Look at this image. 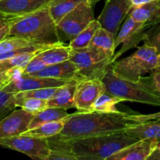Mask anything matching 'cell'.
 <instances>
[{"label": "cell", "mask_w": 160, "mask_h": 160, "mask_svg": "<svg viewBox=\"0 0 160 160\" xmlns=\"http://www.w3.org/2000/svg\"><path fill=\"white\" fill-rule=\"evenodd\" d=\"M127 112H80L67 117L62 131L56 135L63 141H73L92 136L125 131L137 122L128 118Z\"/></svg>", "instance_id": "6da1fadb"}, {"label": "cell", "mask_w": 160, "mask_h": 160, "mask_svg": "<svg viewBox=\"0 0 160 160\" xmlns=\"http://www.w3.org/2000/svg\"><path fill=\"white\" fill-rule=\"evenodd\" d=\"M9 36L21 38L36 45L65 44L59 39L57 24L48 7L22 17H14Z\"/></svg>", "instance_id": "7a4b0ae2"}, {"label": "cell", "mask_w": 160, "mask_h": 160, "mask_svg": "<svg viewBox=\"0 0 160 160\" xmlns=\"http://www.w3.org/2000/svg\"><path fill=\"white\" fill-rule=\"evenodd\" d=\"M137 141L138 139L121 131L63 142L68 144L78 160H108L111 156Z\"/></svg>", "instance_id": "3957f363"}, {"label": "cell", "mask_w": 160, "mask_h": 160, "mask_svg": "<svg viewBox=\"0 0 160 160\" xmlns=\"http://www.w3.org/2000/svg\"><path fill=\"white\" fill-rule=\"evenodd\" d=\"M102 81L105 84L106 93L120 98L123 102H135L160 107L159 97L149 92L139 81H130L116 74L111 65Z\"/></svg>", "instance_id": "277c9868"}, {"label": "cell", "mask_w": 160, "mask_h": 160, "mask_svg": "<svg viewBox=\"0 0 160 160\" xmlns=\"http://www.w3.org/2000/svg\"><path fill=\"white\" fill-rule=\"evenodd\" d=\"M156 48L147 43L138 47L131 55L111 64L114 73L121 78L138 81L147 73L152 72L157 65Z\"/></svg>", "instance_id": "5b68a950"}, {"label": "cell", "mask_w": 160, "mask_h": 160, "mask_svg": "<svg viewBox=\"0 0 160 160\" xmlns=\"http://www.w3.org/2000/svg\"><path fill=\"white\" fill-rule=\"evenodd\" d=\"M70 59L78 67V79L102 80L112 59L102 50L92 46L72 49Z\"/></svg>", "instance_id": "8992f818"}, {"label": "cell", "mask_w": 160, "mask_h": 160, "mask_svg": "<svg viewBox=\"0 0 160 160\" xmlns=\"http://www.w3.org/2000/svg\"><path fill=\"white\" fill-rule=\"evenodd\" d=\"M94 20L93 6L85 0L57 23L59 39L63 43L70 42Z\"/></svg>", "instance_id": "52a82bcc"}, {"label": "cell", "mask_w": 160, "mask_h": 160, "mask_svg": "<svg viewBox=\"0 0 160 160\" xmlns=\"http://www.w3.org/2000/svg\"><path fill=\"white\" fill-rule=\"evenodd\" d=\"M0 145L23 153L32 159L48 160L51 152L48 139L24 134L0 139Z\"/></svg>", "instance_id": "ba28073f"}, {"label": "cell", "mask_w": 160, "mask_h": 160, "mask_svg": "<svg viewBox=\"0 0 160 160\" xmlns=\"http://www.w3.org/2000/svg\"><path fill=\"white\" fill-rule=\"evenodd\" d=\"M148 28L145 23L136 21L131 17L127 16L124 21L120 26L115 40V48H117L120 44L123 45L114 55L112 62H115L128 50L138 48L139 43L145 41V31Z\"/></svg>", "instance_id": "9c48e42d"}, {"label": "cell", "mask_w": 160, "mask_h": 160, "mask_svg": "<svg viewBox=\"0 0 160 160\" xmlns=\"http://www.w3.org/2000/svg\"><path fill=\"white\" fill-rule=\"evenodd\" d=\"M105 92V84L100 79H83L77 81L73 96L77 112H93L94 103Z\"/></svg>", "instance_id": "30bf717a"}, {"label": "cell", "mask_w": 160, "mask_h": 160, "mask_svg": "<svg viewBox=\"0 0 160 160\" xmlns=\"http://www.w3.org/2000/svg\"><path fill=\"white\" fill-rule=\"evenodd\" d=\"M131 0H106L98 20L102 27L113 33L117 37L120 26L128 16Z\"/></svg>", "instance_id": "8fae6325"}, {"label": "cell", "mask_w": 160, "mask_h": 160, "mask_svg": "<svg viewBox=\"0 0 160 160\" xmlns=\"http://www.w3.org/2000/svg\"><path fill=\"white\" fill-rule=\"evenodd\" d=\"M33 115L23 109H14L0 120V139L21 135L29 130Z\"/></svg>", "instance_id": "7c38bea8"}, {"label": "cell", "mask_w": 160, "mask_h": 160, "mask_svg": "<svg viewBox=\"0 0 160 160\" xmlns=\"http://www.w3.org/2000/svg\"><path fill=\"white\" fill-rule=\"evenodd\" d=\"M72 81H62L52 78H39L23 74L20 78L14 80L6 86L3 90L11 93H17L25 91L35 90L44 88L62 87Z\"/></svg>", "instance_id": "4fadbf2b"}, {"label": "cell", "mask_w": 160, "mask_h": 160, "mask_svg": "<svg viewBox=\"0 0 160 160\" xmlns=\"http://www.w3.org/2000/svg\"><path fill=\"white\" fill-rule=\"evenodd\" d=\"M52 0H0V13L22 17L48 7Z\"/></svg>", "instance_id": "5bb4252c"}, {"label": "cell", "mask_w": 160, "mask_h": 160, "mask_svg": "<svg viewBox=\"0 0 160 160\" xmlns=\"http://www.w3.org/2000/svg\"><path fill=\"white\" fill-rule=\"evenodd\" d=\"M159 145V140L142 139L111 156L108 160H148Z\"/></svg>", "instance_id": "9a60e30c"}, {"label": "cell", "mask_w": 160, "mask_h": 160, "mask_svg": "<svg viewBox=\"0 0 160 160\" xmlns=\"http://www.w3.org/2000/svg\"><path fill=\"white\" fill-rule=\"evenodd\" d=\"M39 78H52L62 81H77L78 79V67L70 59L47 66L43 70L36 73L28 74Z\"/></svg>", "instance_id": "2e32d148"}, {"label": "cell", "mask_w": 160, "mask_h": 160, "mask_svg": "<svg viewBox=\"0 0 160 160\" xmlns=\"http://www.w3.org/2000/svg\"><path fill=\"white\" fill-rule=\"evenodd\" d=\"M138 140L156 139L160 140V118L136 123L125 131Z\"/></svg>", "instance_id": "e0dca14e"}, {"label": "cell", "mask_w": 160, "mask_h": 160, "mask_svg": "<svg viewBox=\"0 0 160 160\" xmlns=\"http://www.w3.org/2000/svg\"><path fill=\"white\" fill-rule=\"evenodd\" d=\"M159 9L160 0H154L132 9L128 15L136 21L145 23L149 28L156 25V17Z\"/></svg>", "instance_id": "ac0fdd59"}, {"label": "cell", "mask_w": 160, "mask_h": 160, "mask_svg": "<svg viewBox=\"0 0 160 160\" xmlns=\"http://www.w3.org/2000/svg\"><path fill=\"white\" fill-rule=\"evenodd\" d=\"M76 84L77 81H72L66 85L59 88L55 96L48 100V108H59L65 110L74 108L73 96Z\"/></svg>", "instance_id": "d6986e66"}, {"label": "cell", "mask_w": 160, "mask_h": 160, "mask_svg": "<svg viewBox=\"0 0 160 160\" xmlns=\"http://www.w3.org/2000/svg\"><path fill=\"white\" fill-rule=\"evenodd\" d=\"M115 34L102 27L95 33L89 46L102 50L112 60L115 55Z\"/></svg>", "instance_id": "ffe728a7"}, {"label": "cell", "mask_w": 160, "mask_h": 160, "mask_svg": "<svg viewBox=\"0 0 160 160\" xmlns=\"http://www.w3.org/2000/svg\"><path fill=\"white\" fill-rule=\"evenodd\" d=\"M70 52L71 48L70 46L62 44L42 50L37 55V56L40 58L46 66H49L70 59Z\"/></svg>", "instance_id": "44dd1931"}, {"label": "cell", "mask_w": 160, "mask_h": 160, "mask_svg": "<svg viewBox=\"0 0 160 160\" xmlns=\"http://www.w3.org/2000/svg\"><path fill=\"white\" fill-rule=\"evenodd\" d=\"M67 118V117L62 120L42 123L36 128L29 129L23 134L31 136V137L41 138H48L53 137L59 134L62 131Z\"/></svg>", "instance_id": "7402d4cb"}, {"label": "cell", "mask_w": 160, "mask_h": 160, "mask_svg": "<svg viewBox=\"0 0 160 160\" xmlns=\"http://www.w3.org/2000/svg\"><path fill=\"white\" fill-rule=\"evenodd\" d=\"M102 28L101 23L98 19L92 20L81 33L78 34L74 38L69 42V46L72 49L83 48L89 46L92 38L98 29Z\"/></svg>", "instance_id": "603a6c76"}, {"label": "cell", "mask_w": 160, "mask_h": 160, "mask_svg": "<svg viewBox=\"0 0 160 160\" xmlns=\"http://www.w3.org/2000/svg\"><path fill=\"white\" fill-rule=\"evenodd\" d=\"M85 0H52L48 6L50 14L57 24L68 12Z\"/></svg>", "instance_id": "cb8c5ba5"}, {"label": "cell", "mask_w": 160, "mask_h": 160, "mask_svg": "<svg viewBox=\"0 0 160 160\" xmlns=\"http://www.w3.org/2000/svg\"><path fill=\"white\" fill-rule=\"evenodd\" d=\"M69 115L70 114L65 109L48 107L45 110L34 115L29 124V129L36 128L42 123L62 120L68 117Z\"/></svg>", "instance_id": "d4e9b609"}, {"label": "cell", "mask_w": 160, "mask_h": 160, "mask_svg": "<svg viewBox=\"0 0 160 160\" xmlns=\"http://www.w3.org/2000/svg\"><path fill=\"white\" fill-rule=\"evenodd\" d=\"M40 52L23 53V54L18 55V56L9 58V59L1 60L0 61V75L2 74L5 72H7L14 68H17V67L25 68L27 64Z\"/></svg>", "instance_id": "484cf974"}, {"label": "cell", "mask_w": 160, "mask_h": 160, "mask_svg": "<svg viewBox=\"0 0 160 160\" xmlns=\"http://www.w3.org/2000/svg\"><path fill=\"white\" fill-rule=\"evenodd\" d=\"M121 102H123V100L120 98L105 92L100 95L94 103L93 111L102 112H119L116 106Z\"/></svg>", "instance_id": "4316f807"}, {"label": "cell", "mask_w": 160, "mask_h": 160, "mask_svg": "<svg viewBox=\"0 0 160 160\" xmlns=\"http://www.w3.org/2000/svg\"><path fill=\"white\" fill-rule=\"evenodd\" d=\"M59 88H44L35 89V90L25 91L15 93V102L19 100L28 98H39V99L49 100L55 96Z\"/></svg>", "instance_id": "83f0119b"}, {"label": "cell", "mask_w": 160, "mask_h": 160, "mask_svg": "<svg viewBox=\"0 0 160 160\" xmlns=\"http://www.w3.org/2000/svg\"><path fill=\"white\" fill-rule=\"evenodd\" d=\"M17 107L22 108L24 110L31 112L33 115L38 113L48 108V100L39 98H28L16 102Z\"/></svg>", "instance_id": "f1b7e54d"}, {"label": "cell", "mask_w": 160, "mask_h": 160, "mask_svg": "<svg viewBox=\"0 0 160 160\" xmlns=\"http://www.w3.org/2000/svg\"><path fill=\"white\" fill-rule=\"evenodd\" d=\"M17 107L15 102V93L7 92L0 88V120L9 112Z\"/></svg>", "instance_id": "f546056e"}, {"label": "cell", "mask_w": 160, "mask_h": 160, "mask_svg": "<svg viewBox=\"0 0 160 160\" xmlns=\"http://www.w3.org/2000/svg\"><path fill=\"white\" fill-rule=\"evenodd\" d=\"M34 45L29 41L15 36H9L0 42V53L12 51L28 45Z\"/></svg>", "instance_id": "4dcf8cb0"}, {"label": "cell", "mask_w": 160, "mask_h": 160, "mask_svg": "<svg viewBox=\"0 0 160 160\" xmlns=\"http://www.w3.org/2000/svg\"><path fill=\"white\" fill-rule=\"evenodd\" d=\"M139 82L160 98V72L152 71L148 77H142Z\"/></svg>", "instance_id": "1f68e13d"}, {"label": "cell", "mask_w": 160, "mask_h": 160, "mask_svg": "<svg viewBox=\"0 0 160 160\" xmlns=\"http://www.w3.org/2000/svg\"><path fill=\"white\" fill-rule=\"evenodd\" d=\"M144 42L156 48L158 55L160 54V24H156L145 31Z\"/></svg>", "instance_id": "d6a6232c"}, {"label": "cell", "mask_w": 160, "mask_h": 160, "mask_svg": "<svg viewBox=\"0 0 160 160\" xmlns=\"http://www.w3.org/2000/svg\"><path fill=\"white\" fill-rule=\"evenodd\" d=\"M47 66L40 58H38L36 55L25 67L23 74H31L36 73L40 70H43Z\"/></svg>", "instance_id": "836d02e7"}, {"label": "cell", "mask_w": 160, "mask_h": 160, "mask_svg": "<svg viewBox=\"0 0 160 160\" xmlns=\"http://www.w3.org/2000/svg\"><path fill=\"white\" fill-rule=\"evenodd\" d=\"M14 17H9L0 13V42L9 37L11 24Z\"/></svg>", "instance_id": "e575fe53"}, {"label": "cell", "mask_w": 160, "mask_h": 160, "mask_svg": "<svg viewBox=\"0 0 160 160\" xmlns=\"http://www.w3.org/2000/svg\"><path fill=\"white\" fill-rule=\"evenodd\" d=\"M48 160H78L73 152L62 150H51Z\"/></svg>", "instance_id": "d590c367"}, {"label": "cell", "mask_w": 160, "mask_h": 160, "mask_svg": "<svg viewBox=\"0 0 160 160\" xmlns=\"http://www.w3.org/2000/svg\"><path fill=\"white\" fill-rule=\"evenodd\" d=\"M128 118L130 120H133V121H135L137 123H140V122H145L148 121V120H156V119L160 118V112H155V113H151V114H129L128 116Z\"/></svg>", "instance_id": "8d00e7d4"}, {"label": "cell", "mask_w": 160, "mask_h": 160, "mask_svg": "<svg viewBox=\"0 0 160 160\" xmlns=\"http://www.w3.org/2000/svg\"><path fill=\"white\" fill-rule=\"evenodd\" d=\"M152 1H154V0H131V7H130V11L135 9V8L139 7V6H142V5L146 4V3L148 2H150Z\"/></svg>", "instance_id": "74e56055"}, {"label": "cell", "mask_w": 160, "mask_h": 160, "mask_svg": "<svg viewBox=\"0 0 160 160\" xmlns=\"http://www.w3.org/2000/svg\"><path fill=\"white\" fill-rule=\"evenodd\" d=\"M148 160H160V146L158 145L157 148L154 150L152 154L150 156Z\"/></svg>", "instance_id": "f35d334b"}, {"label": "cell", "mask_w": 160, "mask_h": 160, "mask_svg": "<svg viewBox=\"0 0 160 160\" xmlns=\"http://www.w3.org/2000/svg\"><path fill=\"white\" fill-rule=\"evenodd\" d=\"M153 71L160 72V54L158 55V59H157V65H156V69Z\"/></svg>", "instance_id": "ab89813d"}, {"label": "cell", "mask_w": 160, "mask_h": 160, "mask_svg": "<svg viewBox=\"0 0 160 160\" xmlns=\"http://www.w3.org/2000/svg\"><path fill=\"white\" fill-rule=\"evenodd\" d=\"M160 22V9L159 10V12L157 14V17H156V24H158Z\"/></svg>", "instance_id": "60d3db41"}, {"label": "cell", "mask_w": 160, "mask_h": 160, "mask_svg": "<svg viewBox=\"0 0 160 160\" xmlns=\"http://www.w3.org/2000/svg\"><path fill=\"white\" fill-rule=\"evenodd\" d=\"M88 1H89V2H90L91 4L94 6L97 2H98L99 1H102V0H88Z\"/></svg>", "instance_id": "b9f144b4"}]
</instances>
